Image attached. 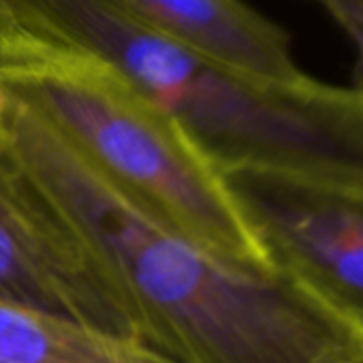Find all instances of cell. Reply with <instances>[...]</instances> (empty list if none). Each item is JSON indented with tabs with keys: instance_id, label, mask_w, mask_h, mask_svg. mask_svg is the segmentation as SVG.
Segmentation results:
<instances>
[{
	"instance_id": "cell-1",
	"label": "cell",
	"mask_w": 363,
	"mask_h": 363,
	"mask_svg": "<svg viewBox=\"0 0 363 363\" xmlns=\"http://www.w3.org/2000/svg\"><path fill=\"white\" fill-rule=\"evenodd\" d=\"M0 160L84 242L152 344L186 363H312L359 335L282 272L233 263L182 233L0 86Z\"/></svg>"
},
{
	"instance_id": "cell-7",
	"label": "cell",
	"mask_w": 363,
	"mask_h": 363,
	"mask_svg": "<svg viewBox=\"0 0 363 363\" xmlns=\"http://www.w3.org/2000/svg\"><path fill=\"white\" fill-rule=\"evenodd\" d=\"M0 363H186L145 337L0 297Z\"/></svg>"
},
{
	"instance_id": "cell-3",
	"label": "cell",
	"mask_w": 363,
	"mask_h": 363,
	"mask_svg": "<svg viewBox=\"0 0 363 363\" xmlns=\"http://www.w3.org/2000/svg\"><path fill=\"white\" fill-rule=\"evenodd\" d=\"M116 65L223 169L363 184V92L303 75L267 82L182 45L111 0H16Z\"/></svg>"
},
{
	"instance_id": "cell-4",
	"label": "cell",
	"mask_w": 363,
	"mask_h": 363,
	"mask_svg": "<svg viewBox=\"0 0 363 363\" xmlns=\"http://www.w3.org/2000/svg\"><path fill=\"white\" fill-rule=\"evenodd\" d=\"M223 173L274 267L363 337V184L261 167Z\"/></svg>"
},
{
	"instance_id": "cell-2",
	"label": "cell",
	"mask_w": 363,
	"mask_h": 363,
	"mask_svg": "<svg viewBox=\"0 0 363 363\" xmlns=\"http://www.w3.org/2000/svg\"><path fill=\"white\" fill-rule=\"evenodd\" d=\"M0 86L28 101L84 158L208 250L278 272L223 169L116 65L5 0Z\"/></svg>"
},
{
	"instance_id": "cell-10",
	"label": "cell",
	"mask_w": 363,
	"mask_h": 363,
	"mask_svg": "<svg viewBox=\"0 0 363 363\" xmlns=\"http://www.w3.org/2000/svg\"><path fill=\"white\" fill-rule=\"evenodd\" d=\"M352 86L363 92V43H357V60L352 67Z\"/></svg>"
},
{
	"instance_id": "cell-8",
	"label": "cell",
	"mask_w": 363,
	"mask_h": 363,
	"mask_svg": "<svg viewBox=\"0 0 363 363\" xmlns=\"http://www.w3.org/2000/svg\"><path fill=\"white\" fill-rule=\"evenodd\" d=\"M320 7L352 41L363 43V0H310Z\"/></svg>"
},
{
	"instance_id": "cell-11",
	"label": "cell",
	"mask_w": 363,
	"mask_h": 363,
	"mask_svg": "<svg viewBox=\"0 0 363 363\" xmlns=\"http://www.w3.org/2000/svg\"><path fill=\"white\" fill-rule=\"evenodd\" d=\"M3 5H5V0H0V9H3Z\"/></svg>"
},
{
	"instance_id": "cell-9",
	"label": "cell",
	"mask_w": 363,
	"mask_h": 363,
	"mask_svg": "<svg viewBox=\"0 0 363 363\" xmlns=\"http://www.w3.org/2000/svg\"><path fill=\"white\" fill-rule=\"evenodd\" d=\"M312 363H363V337L333 346Z\"/></svg>"
},
{
	"instance_id": "cell-5",
	"label": "cell",
	"mask_w": 363,
	"mask_h": 363,
	"mask_svg": "<svg viewBox=\"0 0 363 363\" xmlns=\"http://www.w3.org/2000/svg\"><path fill=\"white\" fill-rule=\"evenodd\" d=\"M0 297L107 331L145 337L137 308L111 274L3 160Z\"/></svg>"
},
{
	"instance_id": "cell-6",
	"label": "cell",
	"mask_w": 363,
	"mask_h": 363,
	"mask_svg": "<svg viewBox=\"0 0 363 363\" xmlns=\"http://www.w3.org/2000/svg\"><path fill=\"white\" fill-rule=\"evenodd\" d=\"M156 33L235 71L267 82H297L289 35L242 0H111Z\"/></svg>"
}]
</instances>
